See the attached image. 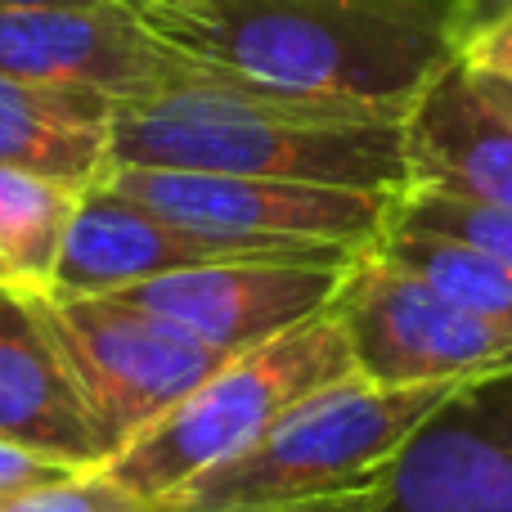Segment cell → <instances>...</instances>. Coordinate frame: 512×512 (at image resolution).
I'll return each instance as SVG.
<instances>
[{
  "label": "cell",
  "mask_w": 512,
  "mask_h": 512,
  "mask_svg": "<svg viewBox=\"0 0 512 512\" xmlns=\"http://www.w3.org/2000/svg\"><path fill=\"white\" fill-rule=\"evenodd\" d=\"M158 27L243 86L400 122L463 59L454 0H203Z\"/></svg>",
  "instance_id": "cell-1"
},
{
  "label": "cell",
  "mask_w": 512,
  "mask_h": 512,
  "mask_svg": "<svg viewBox=\"0 0 512 512\" xmlns=\"http://www.w3.org/2000/svg\"><path fill=\"white\" fill-rule=\"evenodd\" d=\"M113 167L221 171L373 194L409 189L400 117L274 95L221 72L117 104Z\"/></svg>",
  "instance_id": "cell-2"
},
{
  "label": "cell",
  "mask_w": 512,
  "mask_h": 512,
  "mask_svg": "<svg viewBox=\"0 0 512 512\" xmlns=\"http://www.w3.org/2000/svg\"><path fill=\"white\" fill-rule=\"evenodd\" d=\"M468 382L378 387L342 378L306 396L239 459L185 481L158 512H265L369 486L400 445Z\"/></svg>",
  "instance_id": "cell-3"
},
{
  "label": "cell",
  "mask_w": 512,
  "mask_h": 512,
  "mask_svg": "<svg viewBox=\"0 0 512 512\" xmlns=\"http://www.w3.org/2000/svg\"><path fill=\"white\" fill-rule=\"evenodd\" d=\"M342 378H355V360L337 315L324 310L319 319L234 355L140 441L113 454L104 472L158 508L185 481L239 459L288 409Z\"/></svg>",
  "instance_id": "cell-4"
},
{
  "label": "cell",
  "mask_w": 512,
  "mask_h": 512,
  "mask_svg": "<svg viewBox=\"0 0 512 512\" xmlns=\"http://www.w3.org/2000/svg\"><path fill=\"white\" fill-rule=\"evenodd\" d=\"M32 301L113 454L135 445L189 391L234 360V351L203 342L189 328L149 315L113 292H45Z\"/></svg>",
  "instance_id": "cell-5"
},
{
  "label": "cell",
  "mask_w": 512,
  "mask_h": 512,
  "mask_svg": "<svg viewBox=\"0 0 512 512\" xmlns=\"http://www.w3.org/2000/svg\"><path fill=\"white\" fill-rule=\"evenodd\" d=\"M104 185L185 230L239 239L283 256H319V261H351L373 248L391 225V207L400 198L373 189L171 167H108Z\"/></svg>",
  "instance_id": "cell-6"
},
{
  "label": "cell",
  "mask_w": 512,
  "mask_h": 512,
  "mask_svg": "<svg viewBox=\"0 0 512 512\" xmlns=\"http://www.w3.org/2000/svg\"><path fill=\"white\" fill-rule=\"evenodd\" d=\"M355 373L378 387L477 382L512 369V333L364 248L346 270L333 306Z\"/></svg>",
  "instance_id": "cell-7"
},
{
  "label": "cell",
  "mask_w": 512,
  "mask_h": 512,
  "mask_svg": "<svg viewBox=\"0 0 512 512\" xmlns=\"http://www.w3.org/2000/svg\"><path fill=\"white\" fill-rule=\"evenodd\" d=\"M216 72L126 0L0 9V77L81 86L135 104Z\"/></svg>",
  "instance_id": "cell-8"
},
{
  "label": "cell",
  "mask_w": 512,
  "mask_h": 512,
  "mask_svg": "<svg viewBox=\"0 0 512 512\" xmlns=\"http://www.w3.org/2000/svg\"><path fill=\"white\" fill-rule=\"evenodd\" d=\"M351 261H301V256L212 261L117 288L113 297L171 319L203 342L243 355L306 319L324 315Z\"/></svg>",
  "instance_id": "cell-9"
},
{
  "label": "cell",
  "mask_w": 512,
  "mask_h": 512,
  "mask_svg": "<svg viewBox=\"0 0 512 512\" xmlns=\"http://www.w3.org/2000/svg\"><path fill=\"white\" fill-rule=\"evenodd\" d=\"M369 512H512V445L477 382L400 445L378 472Z\"/></svg>",
  "instance_id": "cell-10"
},
{
  "label": "cell",
  "mask_w": 512,
  "mask_h": 512,
  "mask_svg": "<svg viewBox=\"0 0 512 512\" xmlns=\"http://www.w3.org/2000/svg\"><path fill=\"white\" fill-rule=\"evenodd\" d=\"M256 256H283L270 248H252L239 239H212V234L185 230L167 216L149 212L144 203L117 194L108 185H95L81 194L72 212L68 239L54 270V292L63 297H99L131 283L158 279V274L194 270L212 261H256ZM319 261V256H301Z\"/></svg>",
  "instance_id": "cell-11"
},
{
  "label": "cell",
  "mask_w": 512,
  "mask_h": 512,
  "mask_svg": "<svg viewBox=\"0 0 512 512\" xmlns=\"http://www.w3.org/2000/svg\"><path fill=\"white\" fill-rule=\"evenodd\" d=\"M0 436L77 472L113 459L36 301L9 288H0Z\"/></svg>",
  "instance_id": "cell-12"
},
{
  "label": "cell",
  "mask_w": 512,
  "mask_h": 512,
  "mask_svg": "<svg viewBox=\"0 0 512 512\" xmlns=\"http://www.w3.org/2000/svg\"><path fill=\"white\" fill-rule=\"evenodd\" d=\"M409 189L512 207V122L477 90L463 59L405 117Z\"/></svg>",
  "instance_id": "cell-13"
},
{
  "label": "cell",
  "mask_w": 512,
  "mask_h": 512,
  "mask_svg": "<svg viewBox=\"0 0 512 512\" xmlns=\"http://www.w3.org/2000/svg\"><path fill=\"white\" fill-rule=\"evenodd\" d=\"M113 113L99 90L0 77V167L86 194L113 167Z\"/></svg>",
  "instance_id": "cell-14"
},
{
  "label": "cell",
  "mask_w": 512,
  "mask_h": 512,
  "mask_svg": "<svg viewBox=\"0 0 512 512\" xmlns=\"http://www.w3.org/2000/svg\"><path fill=\"white\" fill-rule=\"evenodd\" d=\"M81 194L18 167H0V288L45 297Z\"/></svg>",
  "instance_id": "cell-15"
},
{
  "label": "cell",
  "mask_w": 512,
  "mask_h": 512,
  "mask_svg": "<svg viewBox=\"0 0 512 512\" xmlns=\"http://www.w3.org/2000/svg\"><path fill=\"white\" fill-rule=\"evenodd\" d=\"M373 252L396 261L400 270L418 274L423 283H432L454 306L512 333V270L504 261L468 248L459 239H445V234L409 230V225H387L382 239L373 243Z\"/></svg>",
  "instance_id": "cell-16"
},
{
  "label": "cell",
  "mask_w": 512,
  "mask_h": 512,
  "mask_svg": "<svg viewBox=\"0 0 512 512\" xmlns=\"http://www.w3.org/2000/svg\"><path fill=\"white\" fill-rule=\"evenodd\" d=\"M391 225L459 239L512 270V207L468 203V198H450L436 194V189H405L396 198V207H391Z\"/></svg>",
  "instance_id": "cell-17"
},
{
  "label": "cell",
  "mask_w": 512,
  "mask_h": 512,
  "mask_svg": "<svg viewBox=\"0 0 512 512\" xmlns=\"http://www.w3.org/2000/svg\"><path fill=\"white\" fill-rule=\"evenodd\" d=\"M0 512H158L149 499L131 495L122 481H113L104 468L68 472L50 486L23 490L14 499H0Z\"/></svg>",
  "instance_id": "cell-18"
},
{
  "label": "cell",
  "mask_w": 512,
  "mask_h": 512,
  "mask_svg": "<svg viewBox=\"0 0 512 512\" xmlns=\"http://www.w3.org/2000/svg\"><path fill=\"white\" fill-rule=\"evenodd\" d=\"M68 472H77V468H63V463H54V459H45V454L27 450V445L0 436V499H14L36 486H50V481L68 477Z\"/></svg>",
  "instance_id": "cell-19"
},
{
  "label": "cell",
  "mask_w": 512,
  "mask_h": 512,
  "mask_svg": "<svg viewBox=\"0 0 512 512\" xmlns=\"http://www.w3.org/2000/svg\"><path fill=\"white\" fill-rule=\"evenodd\" d=\"M463 68L512 81V18L486 27V32H477L468 45H463Z\"/></svg>",
  "instance_id": "cell-20"
},
{
  "label": "cell",
  "mask_w": 512,
  "mask_h": 512,
  "mask_svg": "<svg viewBox=\"0 0 512 512\" xmlns=\"http://www.w3.org/2000/svg\"><path fill=\"white\" fill-rule=\"evenodd\" d=\"M512 18V0H454V23H459V41L468 45L477 32Z\"/></svg>",
  "instance_id": "cell-21"
},
{
  "label": "cell",
  "mask_w": 512,
  "mask_h": 512,
  "mask_svg": "<svg viewBox=\"0 0 512 512\" xmlns=\"http://www.w3.org/2000/svg\"><path fill=\"white\" fill-rule=\"evenodd\" d=\"M477 396L486 400V409L499 418V427H504V436H508V445H512V369L477 378Z\"/></svg>",
  "instance_id": "cell-22"
},
{
  "label": "cell",
  "mask_w": 512,
  "mask_h": 512,
  "mask_svg": "<svg viewBox=\"0 0 512 512\" xmlns=\"http://www.w3.org/2000/svg\"><path fill=\"white\" fill-rule=\"evenodd\" d=\"M373 486H378V477H373L369 486L342 490V495H324V499H310V504H288V508H265V512H369Z\"/></svg>",
  "instance_id": "cell-23"
},
{
  "label": "cell",
  "mask_w": 512,
  "mask_h": 512,
  "mask_svg": "<svg viewBox=\"0 0 512 512\" xmlns=\"http://www.w3.org/2000/svg\"><path fill=\"white\" fill-rule=\"evenodd\" d=\"M468 77L477 81L481 95H486L490 104H495L499 113H504L508 122H512V81H504V77H490V72H472V68H468Z\"/></svg>",
  "instance_id": "cell-24"
},
{
  "label": "cell",
  "mask_w": 512,
  "mask_h": 512,
  "mask_svg": "<svg viewBox=\"0 0 512 512\" xmlns=\"http://www.w3.org/2000/svg\"><path fill=\"white\" fill-rule=\"evenodd\" d=\"M126 5L144 9L153 23H162V18H180V14H189V9H198L203 0H126Z\"/></svg>",
  "instance_id": "cell-25"
},
{
  "label": "cell",
  "mask_w": 512,
  "mask_h": 512,
  "mask_svg": "<svg viewBox=\"0 0 512 512\" xmlns=\"http://www.w3.org/2000/svg\"><path fill=\"white\" fill-rule=\"evenodd\" d=\"M45 5H99V0H0V9H45Z\"/></svg>",
  "instance_id": "cell-26"
}]
</instances>
